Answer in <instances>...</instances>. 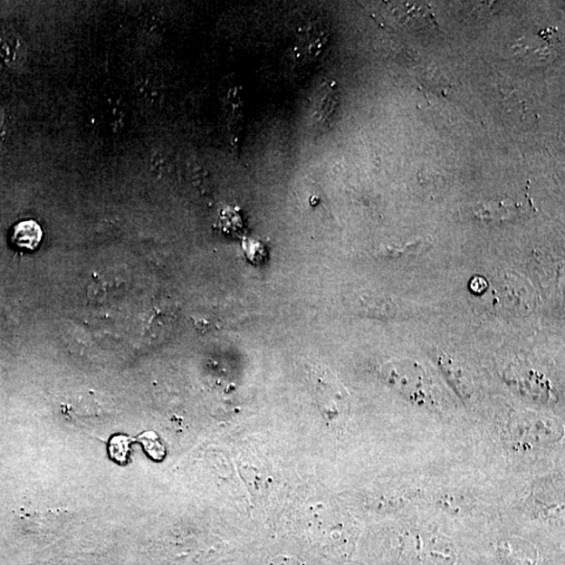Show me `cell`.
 <instances>
[{
    "instance_id": "obj_2",
    "label": "cell",
    "mask_w": 565,
    "mask_h": 565,
    "mask_svg": "<svg viewBox=\"0 0 565 565\" xmlns=\"http://www.w3.org/2000/svg\"><path fill=\"white\" fill-rule=\"evenodd\" d=\"M511 436L518 444L524 446H535L554 441L560 436V430L555 429L551 424L540 419L523 418L516 420L511 426Z\"/></svg>"
},
{
    "instance_id": "obj_3",
    "label": "cell",
    "mask_w": 565,
    "mask_h": 565,
    "mask_svg": "<svg viewBox=\"0 0 565 565\" xmlns=\"http://www.w3.org/2000/svg\"><path fill=\"white\" fill-rule=\"evenodd\" d=\"M26 44L9 24L0 22V63L10 70L22 67L26 62Z\"/></svg>"
},
{
    "instance_id": "obj_11",
    "label": "cell",
    "mask_w": 565,
    "mask_h": 565,
    "mask_svg": "<svg viewBox=\"0 0 565 565\" xmlns=\"http://www.w3.org/2000/svg\"><path fill=\"white\" fill-rule=\"evenodd\" d=\"M264 565H305L301 562L297 558L287 556H277L269 558Z\"/></svg>"
},
{
    "instance_id": "obj_12",
    "label": "cell",
    "mask_w": 565,
    "mask_h": 565,
    "mask_svg": "<svg viewBox=\"0 0 565 565\" xmlns=\"http://www.w3.org/2000/svg\"><path fill=\"white\" fill-rule=\"evenodd\" d=\"M470 288L474 292L482 293L487 289V282L481 277H476L471 281Z\"/></svg>"
},
{
    "instance_id": "obj_13",
    "label": "cell",
    "mask_w": 565,
    "mask_h": 565,
    "mask_svg": "<svg viewBox=\"0 0 565 565\" xmlns=\"http://www.w3.org/2000/svg\"><path fill=\"white\" fill-rule=\"evenodd\" d=\"M6 134L5 114L3 106L0 105V147L4 144Z\"/></svg>"
},
{
    "instance_id": "obj_1",
    "label": "cell",
    "mask_w": 565,
    "mask_h": 565,
    "mask_svg": "<svg viewBox=\"0 0 565 565\" xmlns=\"http://www.w3.org/2000/svg\"><path fill=\"white\" fill-rule=\"evenodd\" d=\"M382 376L388 386L416 405H436L434 383L420 365L409 360L389 362L382 368Z\"/></svg>"
},
{
    "instance_id": "obj_5",
    "label": "cell",
    "mask_w": 565,
    "mask_h": 565,
    "mask_svg": "<svg viewBox=\"0 0 565 565\" xmlns=\"http://www.w3.org/2000/svg\"><path fill=\"white\" fill-rule=\"evenodd\" d=\"M312 377L316 398H318L320 407L325 410L327 415L339 416L347 405L342 389L330 381L327 376L316 374Z\"/></svg>"
},
{
    "instance_id": "obj_10",
    "label": "cell",
    "mask_w": 565,
    "mask_h": 565,
    "mask_svg": "<svg viewBox=\"0 0 565 565\" xmlns=\"http://www.w3.org/2000/svg\"><path fill=\"white\" fill-rule=\"evenodd\" d=\"M439 503L442 504L444 510L453 514L462 513L464 510L469 509L468 503L464 501L462 496L455 497L454 494L444 495Z\"/></svg>"
},
{
    "instance_id": "obj_4",
    "label": "cell",
    "mask_w": 565,
    "mask_h": 565,
    "mask_svg": "<svg viewBox=\"0 0 565 565\" xmlns=\"http://www.w3.org/2000/svg\"><path fill=\"white\" fill-rule=\"evenodd\" d=\"M436 361H438L439 367L445 374L448 381L452 383L455 391L459 394L461 398L469 399L474 392V383L461 363L454 359L452 356L443 352L436 355Z\"/></svg>"
},
{
    "instance_id": "obj_8",
    "label": "cell",
    "mask_w": 565,
    "mask_h": 565,
    "mask_svg": "<svg viewBox=\"0 0 565 565\" xmlns=\"http://www.w3.org/2000/svg\"><path fill=\"white\" fill-rule=\"evenodd\" d=\"M139 440L143 442L147 453L149 454V455L153 457L154 460L161 461L164 459L166 450L163 444H161V442L159 441L157 434H144L143 436H139Z\"/></svg>"
},
{
    "instance_id": "obj_6",
    "label": "cell",
    "mask_w": 565,
    "mask_h": 565,
    "mask_svg": "<svg viewBox=\"0 0 565 565\" xmlns=\"http://www.w3.org/2000/svg\"><path fill=\"white\" fill-rule=\"evenodd\" d=\"M359 309L360 314H366L369 318L382 321L394 319L397 311H398L392 299L374 294H367L365 297H361Z\"/></svg>"
},
{
    "instance_id": "obj_7",
    "label": "cell",
    "mask_w": 565,
    "mask_h": 565,
    "mask_svg": "<svg viewBox=\"0 0 565 565\" xmlns=\"http://www.w3.org/2000/svg\"><path fill=\"white\" fill-rule=\"evenodd\" d=\"M43 235L42 226L36 221L25 220L13 228L12 241L20 248L34 251L42 244Z\"/></svg>"
},
{
    "instance_id": "obj_9",
    "label": "cell",
    "mask_w": 565,
    "mask_h": 565,
    "mask_svg": "<svg viewBox=\"0 0 565 565\" xmlns=\"http://www.w3.org/2000/svg\"><path fill=\"white\" fill-rule=\"evenodd\" d=\"M130 441L131 440L125 436H114V438L111 439L110 450L114 461L120 464H124L126 462Z\"/></svg>"
}]
</instances>
